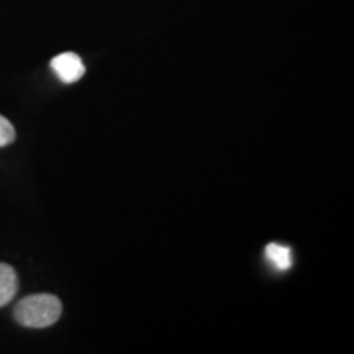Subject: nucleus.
<instances>
[{
  "mask_svg": "<svg viewBox=\"0 0 354 354\" xmlns=\"http://www.w3.org/2000/svg\"><path fill=\"white\" fill-rule=\"evenodd\" d=\"M63 313V305L56 295L37 294L20 300L15 307V320L28 328H46L55 325Z\"/></svg>",
  "mask_w": 354,
  "mask_h": 354,
  "instance_id": "f257e3e1",
  "label": "nucleus"
},
{
  "mask_svg": "<svg viewBox=\"0 0 354 354\" xmlns=\"http://www.w3.org/2000/svg\"><path fill=\"white\" fill-rule=\"evenodd\" d=\"M51 68L64 84L77 82L86 73L82 59L76 53H63L55 56L51 59Z\"/></svg>",
  "mask_w": 354,
  "mask_h": 354,
  "instance_id": "f03ea898",
  "label": "nucleus"
},
{
  "mask_svg": "<svg viewBox=\"0 0 354 354\" xmlns=\"http://www.w3.org/2000/svg\"><path fill=\"white\" fill-rule=\"evenodd\" d=\"M19 289V279L12 266L0 263V307L7 305L15 297Z\"/></svg>",
  "mask_w": 354,
  "mask_h": 354,
  "instance_id": "7ed1b4c3",
  "label": "nucleus"
},
{
  "mask_svg": "<svg viewBox=\"0 0 354 354\" xmlns=\"http://www.w3.org/2000/svg\"><path fill=\"white\" fill-rule=\"evenodd\" d=\"M266 258L271 261L274 268L279 271H287L292 266V253L287 246L277 245V243H271L266 248Z\"/></svg>",
  "mask_w": 354,
  "mask_h": 354,
  "instance_id": "20e7f679",
  "label": "nucleus"
},
{
  "mask_svg": "<svg viewBox=\"0 0 354 354\" xmlns=\"http://www.w3.org/2000/svg\"><path fill=\"white\" fill-rule=\"evenodd\" d=\"M13 140H15V128L6 117L0 115V148L13 143Z\"/></svg>",
  "mask_w": 354,
  "mask_h": 354,
  "instance_id": "39448f33",
  "label": "nucleus"
}]
</instances>
